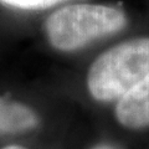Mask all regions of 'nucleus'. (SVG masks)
<instances>
[{"mask_svg": "<svg viewBox=\"0 0 149 149\" xmlns=\"http://www.w3.org/2000/svg\"><path fill=\"white\" fill-rule=\"evenodd\" d=\"M149 74V37L116 45L102 54L88 71L87 86L98 101L122 98Z\"/></svg>", "mask_w": 149, "mask_h": 149, "instance_id": "obj_1", "label": "nucleus"}, {"mask_svg": "<svg viewBox=\"0 0 149 149\" xmlns=\"http://www.w3.org/2000/svg\"><path fill=\"white\" fill-rule=\"evenodd\" d=\"M127 24L119 8L96 4H73L56 10L47 17V39L60 51H74L102 36L122 30Z\"/></svg>", "mask_w": 149, "mask_h": 149, "instance_id": "obj_2", "label": "nucleus"}, {"mask_svg": "<svg viewBox=\"0 0 149 149\" xmlns=\"http://www.w3.org/2000/svg\"><path fill=\"white\" fill-rule=\"evenodd\" d=\"M116 117L120 124L128 128L136 129L149 125V74L119 98Z\"/></svg>", "mask_w": 149, "mask_h": 149, "instance_id": "obj_3", "label": "nucleus"}, {"mask_svg": "<svg viewBox=\"0 0 149 149\" xmlns=\"http://www.w3.org/2000/svg\"><path fill=\"white\" fill-rule=\"evenodd\" d=\"M37 124L39 117L30 107L0 97V134L26 132Z\"/></svg>", "mask_w": 149, "mask_h": 149, "instance_id": "obj_4", "label": "nucleus"}, {"mask_svg": "<svg viewBox=\"0 0 149 149\" xmlns=\"http://www.w3.org/2000/svg\"><path fill=\"white\" fill-rule=\"evenodd\" d=\"M67 1H76V0H0V3L6 4V5L19 9H30V10L46 9Z\"/></svg>", "mask_w": 149, "mask_h": 149, "instance_id": "obj_5", "label": "nucleus"}, {"mask_svg": "<svg viewBox=\"0 0 149 149\" xmlns=\"http://www.w3.org/2000/svg\"><path fill=\"white\" fill-rule=\"evenodd\" d=\"M93 149H116V148L111 147V146H104V144H102V146H97V147H95Z\"/></svg>", "mask_w": 149, "mask_h": 149, "instance_id": "obj_6", "label": "nucleus"}, {"mask_svg": "<svg viewBox=\"0 0 149 149\" xmlns=\"http://www.w3.org/2000/svg\"><path fill=\"white\" fill-rule=\"evenodd\" d=\"M3 149H26L24 147H20V146H9V147H5Z\"/></svg>", "mask_w": 149, "mask_h": 149, "instance_id": "obj_7", "label": "nucleus"}]
</instances>
